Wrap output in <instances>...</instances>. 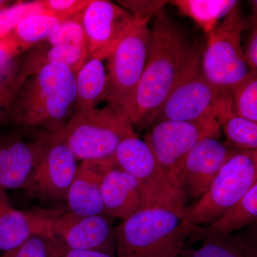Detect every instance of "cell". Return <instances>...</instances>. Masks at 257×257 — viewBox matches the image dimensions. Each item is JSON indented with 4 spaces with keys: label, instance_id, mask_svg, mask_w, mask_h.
Listing matches in <instances>:
<instances>
[{
    "label": "cell",
    "instance_id": "obj_8",
    "mask_svg": "<svg viewBox=\"0 0 257 257\" xmlns=\"http://www.w3.org/2000/svg\"><path fill=\"white\" fill-rule=\"evenodd\" d=\"M114 160L138 182L142 209L161 207L185 211L186 196L171 184L151 149L137 135L125 139L120 144Z\"/></svg>",
    "mask_w": 257,
    "mask_h": 257
},
{
    "label": "cell",
    "instance_id": "obj_20",
    "mask_svg": "<svg viewBox=\"0 0 257 257\" xmlns=\"http://www.w3.org/2000/svg\"><path fill=\"white\" fill-rule=\"evenodd\" d=\"M63 22L45 14H35L23 19L3 37V51L10 59L25 53L49 38Z\"/></svg>",
    "mask_w": 257,
    "mask_h": 257
},
{
    "label": "cell",
    "instance_id": "obj_4",
    "mask_svg": "<svg viewBox=\"0 0 257 257\" xmlns=\"http://www.w3.org/2000/svg\"><path fill=\"white\" fill-rule=\"evenodd\" d=\"M185 211L167 207L140 209L115 228L117 257H145L182 236H192Z\"/></svg>",
    "mask_w": 257,
    "mask_h": 257
},
{
    "label": "cell",
    "instance_id": "obj_19",
    "mask_svg": "<svg viewBox=\"0 0 257 257\" xmlns=\"http://www.w3.org/2000/svg\"><path fill=\"white\" fill-rule=\"evenodd\" d=\"M100 193L106 215L127 219L142 209L138 182L114 162L101 179Z\"/></svg>",
    "mask_w": 257,
    "mask_h": 257
},
{
    "label": "cell",
    "instance_id": "obj_10",
    "mask_svg": "<svg viewBox=\"0 0 257 257\" xmlns=\"http://www.w3.org/2000/svg\"><path fill=\"white\" fill-rule=\"evenodd\" d=\"M201 56L199 54L189 64L161 106L152 125L163 121L191 122L216 118L221 99L228 91L219 90L204 78Z\"/></svg>",
    "mask_w": 257,
    "mask_h": 257
},
{
    "label": "cell",
    "instance_id": "obj_6",
    "mask_svg": "<svg viewBox=\"0 0 257 257\" xmlns=\"http://www.w3.org/2000/svg\"><path fill=\"white\" fill-rule=\"evenodd\" d=\"M246 28L238 4L208 34L207 45L201 56L204 78L219 90L230 87L250 72L245 62L241 35Z\"/></svg>",
    "mask_w": 257,
    "mask_h": 257
},
{
    "label": "cell",
    "instance_id": "obj_23",
    "mask_svg": "<svg viewBox=\"0 0 257 257\" xmlns=\"http://www.w3.org/2000/svg\"><path fill=\"white\" fill-rule=\"evenodd\" d=\"M216 119L224 130L226 147L241 151L257 150V123L233 114L229 91L221 99Z\"/></svg>",
    "mask_w": 257,
    "mask_h": 257
},
{
    "label": "cell",
    "instance_id": "obj_24",
    "mask_svg": "<svg viewBox=\"0 0 257 257\" xmlns=\"http://www.w3.org/2000/svg\"><path fill=\"white\" fill-rule=\"evenodd\" d=\"M171 3L181 15L194 20L207 35L214 30L219 20L238 4L235 0H176Z\"/></svg>",
    "mask_w": 257,
    "mask_h": 257
},
{
    "label": "cell",
    "instance_id": "obj_1",
    "mask_svg": "<svg viewBox=\"0 0 257 257\" xmlns=\"http://www.w3.org/2000/svg\"><path fill=\"white\" fill-rule=\"evenodd\" d=\"M199 54L186 32L161 12L151 30L146 64L128 114L134 126L152 125L161 106Z\"/></svg>",
    "mask_w": 257,
    "mask_h": 257
},
{
    "label": "cell",
    "instance_id": "obj_25",
    "mask_svg": "<svg viewBox=\"0 0 257 257\" xmlns=\"http://www.w3.org/2000/svg\"><path fill=\"white\" fill-rule=\"evenodd\" d=\"M229 92L233 114L257 123V72H248Z\"/></svg>",
    "mask_w": 257,
    "mask_h": 257
},
{
    "label": "cell",
    "instance_id": "obj_29",
    "mask_svg": "<svg viewBox=\"0 0 257 257\" xmlns=\"http://www.w3.org/2000/svg\"><path fill=\"white\" fill-rule=\"evenodd\" d=\"M53 238L35 235L12 251L0 255V257H54L52 251Z\"/></svg>",
    "mask_w": 257,
    "mask_h": 257
},
{
    "label": "cell",
    "instance_id": "obj_33",
    "mask_svg": "<svg viewBox=\"0 0 257 257\" xmlns=\"http://www.w3.org/2000/svg\"><path fill=\"white\" fill-rule=\"evenodd\" d=\"M188 237L190 236L187 235L181 236L145 257H179L185 244V240Z\"/></svg>",
    "mask_w": 257,
    "mask_h": 257
},
{
    "label": "cell",
    "instance_id": "obj_21",
    "mask_svg": "<svg viewBox=\"0 0 257 257\" xmlns=\"http://www.w3.org/2000/svg\"><path fill=\"white\" fill-rule=\"evenodd\" d=\"M104 62L99 57H88L75 74L77 111L96 107L110 99L107 69Z\"/></svg>",
    "mask_w": 257,
    "mask_h": 257
},
{
    "label": "cell",
    "instance_id": "obj_7",
    "mask_svg": "<svg viewBox=\"0 0 257 257\" xmlns=\"http://www.w3.org/2000/svg\"><path fill=\"white\" fill-rule=\"evenodd\" d=\"M152 125L145 142L171 184L184 194L182 170L186 157L203 139L219 138L220 125L216 118L191 122L163 121Z\"/></svg>",
    "mask_w": 257,
    "mask_h": 257
},
{
    "label": "cell",
    "instance_id": "obj_16",
    "mask_svg": "<svg viewBox=\"0 0 257 257\" xmlns=\"http://www.w3.org/2000/svg\"><path fill=\"white\" fill-rule=\"evenodd\" d=\"M239 150L226 147L217 138L199 141L186 157L182 170V191L199 199L207 190L224 164Z\"/></svg>",
    "mask_w": 257,
    "mask_h": 257
},
{
    "label": "cell",
    "instance_id": "obj_34",
    "mask_svg": "<svg viewBox=\"0 0 257 257\" xmlns=\"http://www.w3.org/2000/svg\"><path fill=\"white\" fill-rule=\"evenodd\" d=\"M245 62L250 72H257V30L253 28L250 35L246 50L243 52Z\"/></svg>",
    "mask_w": 257,
    "mask_h": 257
},
{
    "label": "cell",
    "instance_id": "obj_2",
    "mask_svg": "<svg viewBox=\"0 0 257 257\" xmlns=\"http://www.w3.org/2000/svg\"><path fill=\"white\" fill-rule=\"evenodd\" d=\"M75 74L54 63L20 77L10 109V124L32 133L61 135L77 113Z\"/></svg>",
    "mask_w": 257,
    "mask_h": 257
},
{
    "label": "cell",
    "instance_id": "obj_5",
    "mask_svg": "<svg viewBox=\"0 0 257 257\" xmlns=\"http://www.w3.org/2000/svg\"><path fill=\"white\" fill-rule=\"evenodd\" d=\"M257 183V150H239L221 167L206 192L185 209V221L192 226L211 224Z\"/></svg>",
    "mask_w": 257,
    "mask_h": 257
},
{
    "label": "cell",
    "instance_id": "obj_13",
    "mask_svg": "<svg viewBox=\"0 0 257 257\" xmlns=\"http://www.w3.org/2000/svg\"><path fill=\"white\" fill-rule=\"evenodd\" d=\"M137 18L123 7L106 0H89L81 15L89 57L106 60Z\"/></svg>",
    "mask_w": 257,
    "mask_h": 257
},
{
    "label": "cell",
    "instance_id": "obj_32",
    "mask_svg": "<svg viewBox=\"0 0 257 257\" xmlns=\"http://www.w3.org/2000/svg\"><path fill=\"white\" fill-rule=\"evenodd\" d=\"M52 251L54 257H115L105 251L67 247L55 237L52 240Z\"/></svg>",
    "mask_w": 257,
    "mask_h": 257
},
{
    "label": "cell",
    "instance_id": "obj_30",
    "mask_svg": "<svg viewBox=\"0 0 257 257\" xmlns=\"http://www.w3.org/2000/svg\"><path fill=\"white\" fill-rule=\"evenodd\" d=\"M42 14L50 15L61 21L79 14L87 6L89 0H39Z\"/></svg>",
    "mask_w": 257,
    "mask_h": 257
},
{
    "label": "cell",
    "instance_id": "obj_22",
    "mask_svg": "<svg viewBox=\"0 0 257 257\" xmlns=\"http://www.w3.org/2000/svg\"><path fill=\"white\" fill-rule=\"evenodd\" d=\"M256 218L257 183L214 223L206 227L193 226L191 237L205 239L209 236L227 235L256 221Z\"/></svg>",
    "mask_w": 257,
    "mask_h": 257
},
{
    "label": "cell",
    "instance_id": "obj_15",
    "mask_svg": "<svg viewBox=\"0 0 257 257\" xmlns=\"http://www.w3.org/2000/svg\"><path fill=\"white\" fill-rule=\"evenodd\" d=\"M50 217L54 236L67 247L115 254V228L111 216H82L69 211Z\"/></svg>",
    "mask_w": 257,
    "mask_h": 257
},
{
    "label": "cell",
    "instance_id": "obj_27",
    "mask_svg": "<svg viewBox=\"0 0 257 257\" xmlns=\"http://www.w3.org/2000/svg\"><path fill=\"white\" fill-rule=\"evenodd\" d=\"M10 60L0 65V125L10 124V109L20 75L15 62Z\"/></svg>",
    "mask_w": 257,
    "mask_h": 257
},
{
    "label": "cell",
    "instance_id": "obj_17",
    "mask_svg": "<svg viewBox=\"0 0 257 257\" xmlns=\"http://www.w3.org/2000/svg\"><path fill=\"white\" fill-rule=\"evenodd\" d=\"M35 235L55 237L50 215L19 210L10 202L8 193L0 191V255Z\"/></svg>",
    "mask_w": 257,
    "mask_h": 257
},
{
    "label": "cell",
    "instance_id": "obj_18",
    "mask_svg": "<svg viewBox=\"0 0 257 257\" xmlns=\"http://www.w3.org/2000/svg\"><path fill=\"white\" fill-rule=\"evenodd\" d=\"M114 162L112 159L81 162L66 197L69 211L82 216L106 214L100 185L106 170Z\"/></svg>",
    "mask_w": 257,
    "mask_h": 257
},
{
    "label": "cell",
    "instance_id": "obj_26",
    "mask_svg": "<svg viewBox=\"0 0 257 257\" xmlns=\"http://www.w3.org/2000/svg\"><path fill=\"white\" fill-rule=\"evenodd\" d=\"M187 257H256V254L244 243L227 235H219L205 238L200 247L189 251Z\"/></svg>",
    "mask_w": 257,
    "mask_h": 257
},
{
    "label": "cell",
    "instance_id": "obj_9",
    "mask_svg": "<svg viewBox=\"0 0 257 257\" xmlns=\"http://www.w3.org/2000/svg\"><path fill=\"white\" fill-rule=\"evenodd\" d=\"M149 20L137 18L106 60L109 101L123 106L128 113L148 56L151 39Z\"/></svg>",
    "mask_w": 257,
    "mask_h": 257
},
{
    "label": "cell",
    "instance_id": "obj_35",
    "mask_svg": "<svg viewBox=\"0 0 257 257\" xmlns=\"http://www.w3.org/2000/svg\"><path fill=\"white\" fill-rule=\"evenodd\" d=\"M11 2L5 1V0H0V10L5 9V8H8L10 5H11Z\"/></svg>",
    "mask_w": 257,
    "mask_h": 257
},
{
    "label": "cell",
    "instance_id": "obj_11",
    "mask_svg": "<svg viewBox=\"0 0 257 257\" xmlns=\"http://www.w3.org/2000/svg\"><path fill=\"white\" fill-rule=\"evenodd\" d=\"M81 15L66 20L52 36L15 61L19 75L26 77L54 63L64 64L77 73L89 57Z\"/></svg>",
    "mask_w": 257,
    "mask_h": 257
},
{
    "label": "cell",
    "instance_id": "obj_28",
    "mask_svg": "<svg viewBox=\"0 0 257 257\" xmlns=\"http://www.w3.org/2000/svg\"><path fill=\"white\" fill-rule=\"evenodd\" d=\"M35 14H42L39 1L17 2L0 10V37L11 31L23 19Z\"/></svg>",
    "mask_w": 257,
    "mask_h": 257
},
{
    "label": "cell",
    "instance_id": "obj_14",
    "mask_svg": "<svg viewBox=\"0 0 257 257\" xmlns=\"http://www.w3.org/2000/svg\"><path fill=\"white\" fill-rule=\"evenodd\" d=\"M77 160L60 138L44 154L24 190L32 197L51 201L66 200L77 172Z\"/></svg>",
    "mask_w": 257,
    "mask_h": 257
},
{
    "label": "cell",
    "instance_id": "obj_12",
    "mask_svg": "<svg viewBox=\"0 0 257 257\" xmlns=\"http://www.w3.org/2000/svg\"><path fill=\"white\" fill-rule=\"evenodd\" d=\"M0 135V191L23 189L47 149L60 136L16 128Z\"/></svg>",
    "mask_w": 257,
    "mask_h": 257
},
{
    "label": "cell",
    "instance_id": "obj_3",
    "mask_svg": "<svg viewBox=\"0 0 257 257\" xmlns=\"http://www.w3.org/2000/svg\"><path fill=\"white\" fill-rule=\"evenodd\" d=\"M136 135L127 111L114 101L77 111L61 134L60 139L77 160L114 159L125 139Z\"/></svg>",
    "mask_w": 257,
    "mask_h": 257
},
{
    "label": "cell",
    "instance_id": "obj_31",
    "mask_svg": "<svg viewBox=\"0 0 257 257\" xmlns=\"http://www.w3.org/2000/svg\"><path fill=\"white\" fill-rule=\"evenodd\" d=\"M121 7L135 15V18L148 19L152 15H158L164 8V1H119Z\"/></svg>",
    "mask_w": 257,
    "mask_h": 257
}]
</instances>
